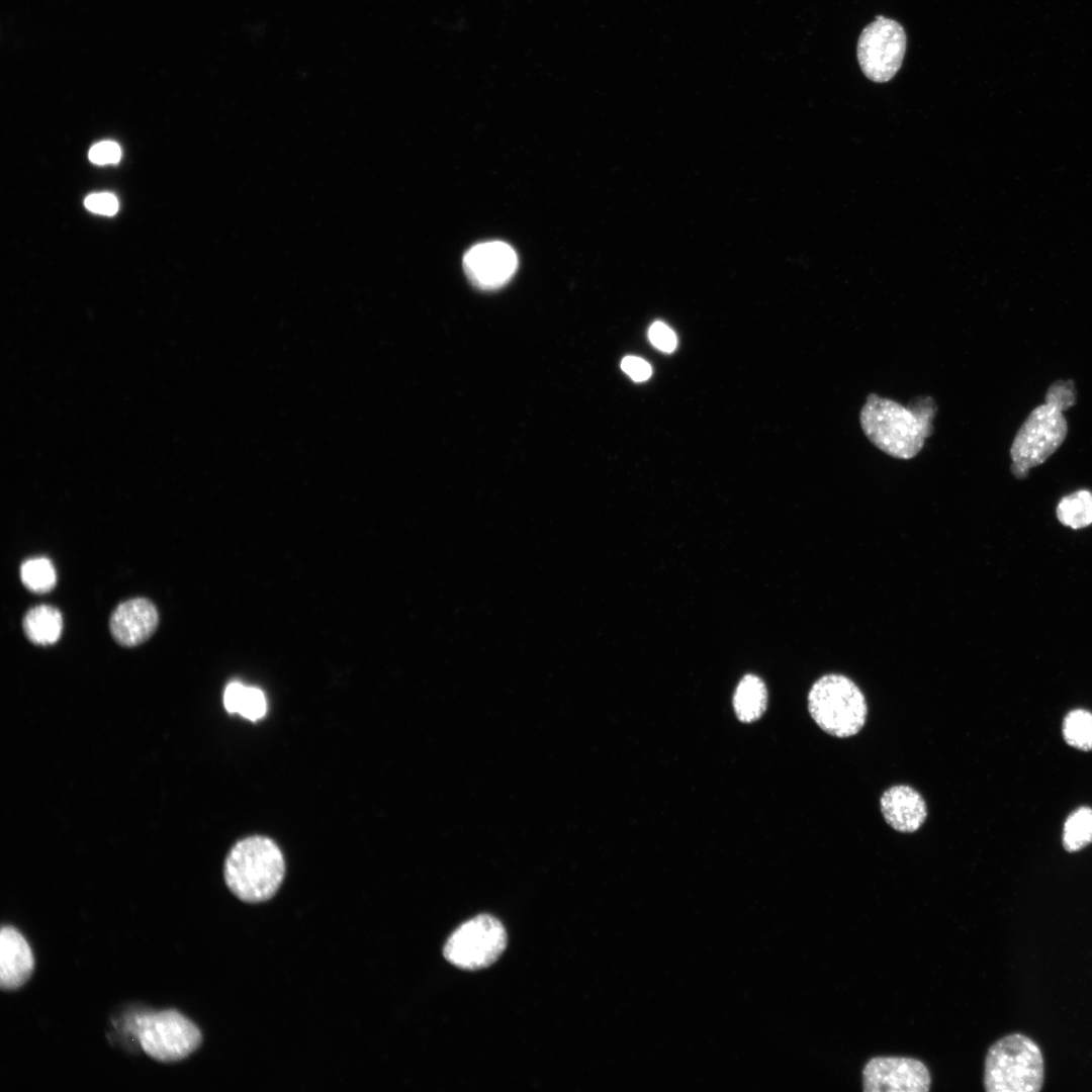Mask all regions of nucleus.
<instances>
[{
  "label": "nucleus",
  "instance_id": "20e7f679",
  "mask_svg": "<svg viewBox=\"0 0 1092 1092\" xmlns=\"http://www.w3.org/2000/svg\"><path fill=\"white\" fill-rule=\"evenodd\" d=\"M808 710L823 731L838 738L857 734L868 715L863 693L852 679L840 673L824 674L812 685Z\"/></svg>",
  "mask_w": 1092,
  "mask_h": 1092
},
{
  "label": "nucleus",
  "instance_id": "4468645a",
  "mask_svg": "<svg viewBox=\"0 0 1092 1092\" xmlns=\"http://www.w3.org/2000/svg\"><path fill=\"white\" fill-rule=\"evenodd\" d=\"M23 630L30 642L51 645L58 641L63 630V618L58 609L48 605L31 608L23 618Z\"/></svg>",
  "mask_w": 1092,
  "mask_h": 1092
},
{
  "label": "nucleus",
  "instance_id": "aec40b11",
  "mask_svg": "<svg viewBox=\"0 0 1092 1092\" xmlns=\"http://www.w3.org/2000/svg\"><path fill=\"white\" fill-rule=\"evenodd\" d=\"M1063 734L1066 741L1081 750L1092 749V713L1086 710L1071 711L1064 719Z\"/></svg>",
  "mask_w": 1092,
  "mask_h": 1092
},
{
  "label": "nucleus",
  "instance_id": "a211bd4d",
  "mask_svg": "<svg viewBox=\"0 0 1092 1092\" xmlns=\"http://www.w3.org/2000/svg\"><path fill=\"white\" fill-rule=\"evenodd\" d=\"M1092 842V809L1081 807L1067 818L1063 844L1067 851H1077Z\"/></svg>",
  "mask_w": 1092,
  "mask_h": 1092
},
{
  "label": "nucleus",
  "instance_id": "7ed1b4c3",
  "mask_svg": "<svg viewBox=\"0 0 1092 1092\" xmlns=\"http://www.w3.org/2000/svg\"><path fill=\"white\" fill-rule=\"evenodd\" d=\"M1042 1084L1043 1059L1031 1038L1008 1034L989 1048L984 1072L986 1091L1037 1092Z\"/></svg>",
  "mask_w": 1092,
  "mask_h": 1092
},
{
  "label": "nucleus",
  "instance_id": "b1692460",
  "mask_svg": "<svg viewBox=\"0 0 1092 1092\" xmlns=\"http://www.w3.org/2000/svg\"><path fill=\"white\" fill-rule=\"evenodd\" d=\"M85 206L92 212L113 215L118 209V201L110 193H94L86 197Z\"/></svg>",
  "mask_w": 1092,
  "mask_h": 1092
},
{
  "label": "nucleus",
  "instance_id": "f257e3e1",
  "mask_svg": "<svg viewBox=\"0 0 1092 1092\" xmlns=\"http://www.w3.org/2000/svg\"><path fill=\"white\" fill-rule=\"evenodd\" d=\"M937 410L929 395L916 396L905 406L870 393L860 410L859 423L874 446L891 457L906 460L914 458L933 434Z\"/></svg>",
  "mask_w": 1092,
  "mask_h": 1092
},
{
  "label": "nucleus",
  "instance_id": "f8f14e48",
  "mask_svg": "<svg viewBox=\"0 0 1092 1092\" xmlns=\"http://www.w3.org/2000/svg\"><path fill=\"white\" fill-rule=\"evenodd\" d=\"M880 806L887 824L902 833L917 831L927 817V806L923 797L907 785H896L887 789L880 799Z\"/></svg>",
  "mask_w": 1092,
  "mask_h": 1092
},
{
  "label": "nucleus",
  "instance_id": "412c9836",
  "mask_svg": "<svg viewBox=\"0 0 1092 1092\" xmlns=\"http://www.w3.org/2000/svg\"><path fill=\"white\" fill-rule=\"evenodd\" d=\"M1045 402L1058 406L1063 412L1074 405L1076 390L1073 381L1058 380L1053 383L1045 394Z\"/></svg>",
  "mask_w": 1092,
  "mask_h": 1092
},
{
  "label": "nucleus",
  "instance_id": "5701e85b",
  "mask_svg": "<svg viewBox=\"0 0 1092 1092\" xmlns=\"http://www.w3.org/2000/svg\"><path fill=\"white\" fill-rule=\"evenodd\" d=\"M88 157L91 162L98 165L115 164L121 158L120 147L111 141H104L94 145Z\"/></svg>",
  "mask_w": 1092,
  "mask_h": 1092
},
{
  "label": "nucleus",
  "instance_id": "f03ea898",
  "mask_svg": "<svg viewBox=\"0 0 1092 1092\" xmlns=\"http://www.w3.org/2000/svg\"><path fill=\"white\" fill-rule=\"evenodd\" d=\"M285 875V861L269 837L254 835L237 842L226 855L223 876L228 888L240 900L261 903L271 899Z\"/></svg>",
  "mask_w": 1092,
  "mask_h": 1092
},
{
  "label": "nucleus",
  "instance_id": "ddd939ff",
  "mask_svg": "<svg viewBox=\"0 0 1092 1092\" xmlns=\"http://www.w3.org/2000/svg\"><path fill=\"white\" fill-rule=\"evenodd\" d=\"M33 968V954L24 936L12 926H3L0 932L1 989L20 988L30 978Z\"/></svg>",
  "mask_w": 1092,
  "mask_h": 1092
},
{
  "label": "nucleus",
  "instance_id": "2eb2a0df",
  "mask_svg": "<svg viewBox=\"0 0 1092 1092\" xmlns=\"http://www.w3.org/2000/svg\"><path fill=\"white\" fill-rule=\"evenodd\" d=\"M766 705L767 691L762 679L751 673L744 675L733 696V708L738 720L750 723L759 719Z\"/></svg>",
  "mask_w": 1092,
  "mask_h": 1092
},
{
  "label": "nucleus",
  "instance_id": "6e6552de",
  "mask_svg": "<svg viewBox=\"0 0 1092 1092\" xmlns=\"http://www.w3.org/2000/svg\"><path fill=\"white\" fill-rule=\"evenodd\" d=\"M906 51V34L902 25L890 18L877 16L866 26L857 42V60L864 76L883 83L890 81L901 68Z\"/></svg>",
  "mask_w": 1092,
  "mask_h": 1092
},
{
  "label": "nucleus",
  "instance_id": "393cba45",
  "mask_svg": "<svg viewBox=\"0 0 1092 1092\" xmlns=\"http://www.w3.org/2000/svg\"><path fill=\"white\" fill-rule=\"evenodd\" d=\"M622 370L634 381H645L651 373V366L642 358L626 356L621 362Z\"/></svg>",
  "mask_w": 1092,
  "mask_h": 1092
},
{
  "label": "nucleus",
  "instance_id": "6ab92c4d",
  "mask_svg": "<svg viewBox=\"0 0 1092 1092\" xmlns=\"http://www.w3.org/2000/svg\"><path fill=\"white\" fill-rule=\"evenodd\" d=\"M20 578L24 586L29 590L43 594L55 587L57 572L48 558L36 557L22 563Z\"/></svg>",
  "mask_w": 1092,
  "mask_h": 1092
},
{
  "label": "nucleus",
  "instance_id": "9b49d317",
  "mask_svg": "<svg viewBox=\"0 0 1092 1092\" xmlns=\"http://www.w3.org/2000/svg\"><path fill=\"white\" fill-rule=\"evenodd\" d=\"M158 623L155 605L148 599L134 598L116 607L110 617L109 628L117 643L132 647L148 640Z\"/></svg>",
  "mask_w": 1092,
  "mask_h": 1092
},
{
  "label": "nucleus",
  "instance_id": "423d86ee",
  "mask_svg": "<svg viewBox=\"0 0 1092 1092\" xmlns=\"http://www.w3.org/2000/svg\"><path fill=\"white\" fill-rule=\"evenodd\" d=\"M1068 424L1063 411L1044 402L1036 406L1018 429L1010 448L1011 472L1019 479L1043 463L1064 442Z\"/></svg>",
  "mask_w": 1092,
  "mask_h": 1092
},
{
  "label": "nucleus",
  "instance_id": "f3484780",
  "mask_svg": "<svg viewBox=\"0 0 1092 1092\" xmlns=\"http://www.w3.org/2000/svg\"><path fill=\"white\" fill-rule=\"evenodd\" d=\"M1057 516L1061 523L1074 529L1092 524V493L1082 489L1064 496L1058 505Z\"/></svg>",
  "mask_w": 1092,
  "mask_h": 1092
},
{
  "label": "nucleus",
  "instance_id": "39448f33",
  "mask_svg": "<svg viewBox=\"0 0 1092 1092\" xmlns=\"http://www.w3.org/2000/svg\"><path fill=\"white\" fill-rule=\"evenodd\" d=\"M129 1027L143 1051L162 1063L181 1061L202 1042L199 1028L176 1010L138 1014Z\"/></svg>",
  "mask_w": 1092,
  "mask_h": 1092
},
{
  "label": "nucleus",
  "instance_id": "0eeeda50",
  "mask_svg": "<svg viewBox=\"0 0 1092 1092\" xmlns=\"http://www.w3.org/2000/svg\"><path fill=\"white\" fill-rule=\"evenodd\" d=\"M507 946L504 925L490 915H478L460 925L444 946V958L463 970H479L493 964Z\"/></svg>",
  "mask_w": 1092,
  "mask_h": 1092
},
{
  "label": "nucleus",
  "instance_id": "4be33fe9",
  "mask_svg": "<svg viewBox=\"0 0 1092 1092\" xmlns=\"http://www.w3.org/2000/svg\"><path fill=\"white\" fill-rule=\"evenodd\" d=\"M648 337L652 345L662 352L670 353L676 348V336L664 323H653L649 328Z\"/></svg>",
  "mask_w": 1092,
  "mask_h": 1092
},
{
  "label": "nucleus",
  "instance_id": "1a4fd4ad",
  "mask_svg": "<svg viewBox=\"0 0 1092 1092\" xmlns=\"http://www.w3.org/2000/svg\"><path fill=\"white\" fill-rule=\"evenodd\" d=\"M931 1078L919 1060L906 1057H875L862 1070L864 1092H926Z\"/></svg>",
  "mask_w": 1092,
  "mask_h": 1092
},
{
  "label": "nucleus",
  "instance_id": "dca6fc26",
  "mask_svg": "<svg viewBox=\"0 0 1092 1092\" xmlns=\"http://www.w3.org/2000/svg\"><path fill=\"white\" fill-rule=\"evenodd\" d=\"M223 704L229 713H239L252 721L262 718L267 709L263 692L241 682H231L225 688Z\"/></svg>",
  "mask_w": 1092,
  "mask_h": 1092
},
{
  "label": "nucleus",
  "instance_id": "9d476101",
  "mask_svg": "<svg viewBox=\"0 0 1092 1092\" xmlns=\"http://www.w3.org/2000/svg\"><path fill=\"white\" fill-rule=\"evenodd\" d=\"M518 257L515 250L499 241L484 242L471 247L463 257L468 279L484 290L497 289L515 274Z\"/></svg>",
  "mask_w": 1092,
  "mask_h": 1092
}]
</instances>
